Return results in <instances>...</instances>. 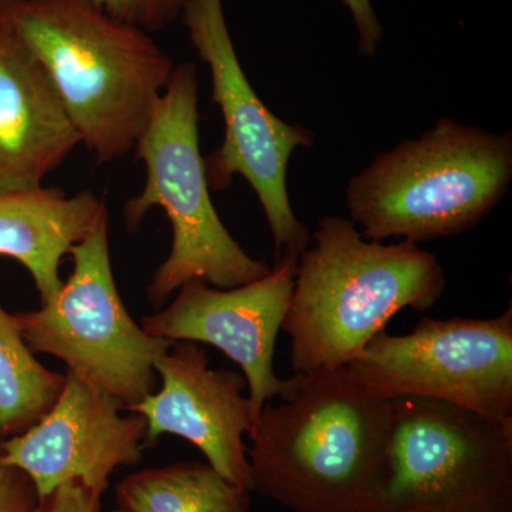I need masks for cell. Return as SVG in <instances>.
I'll return each instance as SVG.
<instances>
[{"mask_svg": "<svg viewBox=\"0 0 512 512\" xmlns=\"http://www.w3.org/2000/svg\"><path fill=\"white\" fill-rule=\"evenodd\" d=\"M299 377L278 406L265 404L249 430L252 493L292 512H375L392 400L367 393L346 367Z\"/></svg>", "mask_w": 512, "mask_h": 512, "instance_id": "1", "label": "cell"}, {"mask_svg": "<svg viewBox=\"0 0 512 512\" xmlns=\"http://www.w3.org/2000/svg\"><path fill=\"white\" fill-rule=\"evenodd\" d=\"M83 144L104 164L136 147L175 66L150 33L92 0H0Z\"/></svg>", "mask_w": 512, "mask_h": 512, "instance_id": "2", "label": "cell"}, {"mask_svg": "<svg viewBox=\"0 0 512 512\" xmlns=\"http://www.w3.org/2000/svg\"><path fill=\"white\" fill-rule=\"evenodd\" d=\"M312 241L282 323L296 375L348 366L396 313L429 311L446 288L436 256L410 241L366 239L349 218H322Z\"/></svg>", "mask_w": 512, "mask_h": 512, "instance_id": "3", "label": "cell"}, {"mask_svg": "<svg viewBox=\"0 0 512 512\" xmlns=\"http://www.w3.org/2000/svg\"><path fill=\"white\" fill-rule=\"evenodd\" d=\"M511 183V131L495 134L440 119L350 178L346 210L366 239L419 244L476 228Z\"/></svg>", "mask_w": 512, "mask_h": 512, "instance_id": "4", "label": "cell"}, {"mask_svg": "<svg viewBox=\"0 0 512 512\" xmlns=\"http://www.w3.org/2000/svg\"><path fill=\"white\" fill-rule=\"evenodd\" d=\"M134 151L146 165L147 180L141 194L124 205L126 227L134 231L151 208L160 207L173 229L170 254L147 286L148 301L161 306L190 282L232 289L271 272L235 241L212 204L194 63L175 66Z\"/></svg>", "mask_w": 512, "mask_h": 512, "instance_id": "5", "label": "cell"}, {"mask_svg": "<svg viewBox=\"0 0 512 512\" xmlns=\"http://www.w3.org/2000/svg\"><path fill=\"white\" fill-rule=\"evenodd\" d=\"M73 271L55 301L16 313L33 353L62 360L70 375L128 412L156 392L154 365L174 342L151 336L121 301L111 268L109 214L70 251Z\"/></svg>", "mask_w": 512, "mask_h": 512, "instance_id": "6", "label": "cell"}, {"mask_svg": "<svg viewBox=\"0 0 512 512\" xmlns=\"http://www.w3.org/2000/svg\"><path fill=\"white\" fill-rule=\"evenodd\" d=\"M375 512H512V424L437 400H392Z\"/></svg>", "mask_w": 512, "mask_h": 512, "instance_id": "7", "label": "cell"}, {"mask_svg": "<svg viewBox=\"0 0 512 512\" xmlns=\"http://www.w3.org/2000/svg\"><path fill=\"white\" fill-rule=\"evenodd\" d=\"M181 19L192 47L210 69L212 101L225 123L224 141L205 158L208 184L221 191L235 175L244 177L271 229L275 262L285 255L299 258L311 237L293 212L286 173L292 154L312 147L315 134L285 123L259 99L239 63L222 0H187Z\"/></svg>", "mask_w": 512, "mask_h": 512, "instance_id": "8", "label": "cell"}, {"mask_svg": "<svg viewBox=\"0 0 512 512\" xmlns=\"http://www.w3.org/2000/svg\"><path fill=\"white\" fill-rule=\"evenodd\" d=\"M386 400H437L512 424V309L497 318H423L407 335L380 332L346 366Z\"/></svg>", "mask_w": 512, "mask_h": 512, "instance_id": "9", "label": "cell"}, {"mask_svg": "<svg viewBox=\"0 0 512 512\" xmlns=\"http://www.w3.org/2000/svg\"><path fill=\"white\" fill-rule=\"evenodd\" d=\"M296 265L298 258L282 256L264 278L232 289L190 282L168 308L146 316L141 326L156 338L207 343L225 353L247 379L256 420L266 403L288 397L301 379H279L274 372L276 338L288 312Z\"/></svg>", "mask_w": 512, "mask_h": 512, "instance_id": "10", "label": "cell"}, {"mask_svg": "<svg viewBox=\"0 0 512 512\" xmlns=\"http://www.w3.org/2000/svg\"><path fill=\"white\" fill-rule=\"evenodd\" d=\"M67 373L59 399L39 423L0 443V460L20 468L40 498L66 483L99 495L111 474L137 466L146 448L147 421Z\"/></svg>", "mask_w": 512, "mask_h": 512, "instance_id": "11", "label": "cell"}, {"mask_svg": "<svg viewBox=\"0 0 512 512\" xmlns=\"http://www.w3.org/2000/svg\"><path fill=\"white\" fill-rule=\"evenodd\" d=\"M154 369L160 389L128 410L147 421L146 448L165 434L181 437L222 477L252 491L244 436L255 417L244 396V375L211 369L207 353L194 342H174Z\"/></svg>", "mask_w": 512, "mask_h": 512, "instance_id": "12", "label": "cell"}, {"mask_svg": "<svg viewBox=\"0 0 512 512\" xmlns=\"http://www.w3.org/2000/svg\"><path fill=\"white\" fill-rule=\"evenodd\" d=\"M79 144L42 64L0 16V194L42 187Z\"/></svg>", "mask_w": 512, "mask_h": 512, "instance_id": "13", "label": "cell"}, {"mask_svg": "<svg viewBox=\"0 0 512 512\" xmlns=\"http://www.w3.org/2000/svg\"><path fill=\"white\" fill-rule=\"evenodd\" d=\"M107 207L97 195L80 191L67 195L56 187L0 194V256L28 269L40 305L53 302L62 289L64 256L83 241Z\"/></svg>", "mask_w": 512, "mask_h": 512, "instance_id": "14", "label": "cell"}, {"mask_svg": "<svg viewBox=\"0 0 512 512\" xmlns=\"http://www.w3.org/2000/svg\"><path fill=\"white\" fill-rule=\"evenodd\" d=\"M251 493L210 464L187 461L130 474L116 503L128 512H251Z\"/></svg>", "mask_w": 512, "mask_h": 512, "instance_id": "15", "label": "cell"}, {"mask_svg": "<svg viewBox=\"0 0 512 512\" xmlns=\"http://www.w3.org/2000/svg\"><path fill=\"white\" fill-rule=\"evenodd\" d=\"M66 375L46 369L0 305V443L25 433L55 406Z\"/></svg>", "mask_w": 512, "mask_h": 512, "instance_id": "16", "label": "cell"}, {"mask_svg": "<svg viewBox=\"0 0 512 512\" xmlns=\"http://www.w3.org/2000/svg\"><path fill=\"white\" fill-rule=\"evenodd\" d=\"M111 18L144 30L160 32L181 18L187 0H92Z\"/></svg>", "mask_w": 512, "mask_h": 512, "instance_id": "17", "label": "cell"}, {"mask_svg": "<svg viewBox=\"0 0 512 512\" xmlns=\"http://www.w3.org/2000/svg\"><path fill=\"white\" fill-rule=\"evenodd\" d=\"M40 495L28 474L0 460V512H36Z\"/></svg>", "mask_w": 512, "mask_h": 512, "instance_id": "18", "label": "cell"}, {"mask_svg": "<svg viewBox=\"0 0 512 512\" xmlns=\"http://www.w3.org/2000/svg\"><path fill=\"white\" fill-rule=\"evenodd\" d=\"M355 25L360 55L373 57L382 42L384 29L372 0H340Z\"/></svg>", "mask_w": 512, "mask_h": 512, "instance_id": "19", "label": "cell"}, {"mask_svg": "<svg viewBox=\"0 0 512 512\" xmlns=\"http://www.w3.org/2000/svg\"><path fill=\"white\" fill-rule=\"evenodd\" d=\"M36 512H100V497L80 483H66L40 498Z\"/></svg>", "mask_w": 512, "mask_h": 512, "instance_id": "20", "label": "cell"}, {"mask_svg": "<svg viewBox=\"0 0 512 512\" xmlns=\"http://www.w3.org/2000/svg\"><path fill=\"white\" fill-rule=\"evenodd\" d=\"M111 512H128V511H124V510H121V508H117V510H114V511H111Z\"/></svg>", "mask_w": 512, "mask_h": 512, "instance_id": "21", "label": "cell"}]
</instances>
